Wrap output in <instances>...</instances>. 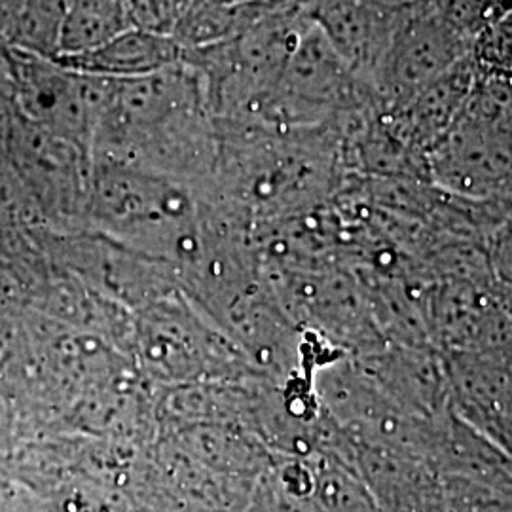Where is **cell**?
Here are the masks:
<instances>
[{"instance_id": "6da1fadb", "label": "cell", "mask_w": 512, "mask_h": 512, "mask_svg": "<svg viewBox=\"0 0 512 512\" xmlns=\"http://www.w3.org/2000/svg\"><path fill=\"white\" fill-rule=\"evenodd\" d=\"M16 109L33 122L63 133L97 128L107 97V78L76 73L57 59L8 46Z\"/></svg>"}, {"instance_id": "7a4b0ae2", "label": "cell", "mask_w": 512, "mask_h": 512, "mask_svg": "<svg viewBox=\"0 0 512 512\" xmlns=\"http://www.w3.org/2000/svg\"><path fill=\"white\" fill-rule=\"evenodd\" d=\"M183 55L184 48L177 38L129 27L90 52L59 57L57 61L76 73L129 80L167 71L179 65Z\"/></svg>"}, {"instance_id": "3957f363", "label": "cell", "mask_w": 512, "mask_h": 512, "mask_svg": "<svg viewBox=\"0 0 512 512\" xmlns=\"http://www.w3.org/2000/svg\"><path fill=\"white\" fill-rule=\"evenodd\" d=\"M129 27V0H65L55 59L90 52Z\"/></svg>"}, {"instance_id": "277c9868", "label": "cell", "mask_w": 512, "mask_h": 512, "mask_svg": "<svg viewBox=\"0 0 512 512\" xmlns=\"http://www.w3.org/2000/svg\"><path fill=\"white\" fill-rule=\"evenodd\" d=\"M194 0H129L131 25L173 37Z\"/></svg>"}]
</instances>
